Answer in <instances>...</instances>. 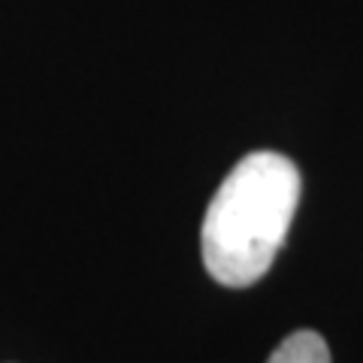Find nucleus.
Returning <instances> with one entry per match:
<instances>
[{
    "label": "nucleus",
    "mask_w": 363,
    "mask_h": 363,
    "mask_svg": "<svg viewBox=\"0 0 363 363\" xmlns=\"http://www.w3.org/2000/svg\"><path fill=\"white\" fill-rule=\"evenodd\" d=\"M300 169L279 152H252L218 185L203 218L200 248L209 276L227 288L264 279L300 203Z\"/></svg>",
    "instance_id": "obj_1"
},
{
    "label": "nucleus",
    "mask_w": 363,
    "mask_h": 363,
    "mask_svg": "<svg viewBox=\"0 0 363 363\" xmlns=\"http://www.w3.org/2000/svg\"><path fill=\"white\" fill-rule=\"evenodd\" d=\"M267 363H330V348L315 330H297L269 354Z\"/></svg>",
    "instance_id": "obj_2"
}]
</instances>
